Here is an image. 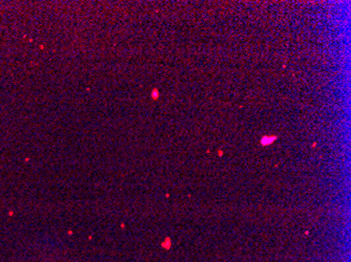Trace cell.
<instances>
[{"instance_id":"1","label":"cell","mask_w":351,"mask_h":262,"mask_svg":"<svg viewBox=\"0 0 351 262\" xmlns=\"http://www.w3.org/2000/svg\"><path fill=\"white\" fill-rule=\"evenodd\" d=\"M276 137L278 136H264L261 140V144L263 146H267L268 144H271L272 142H274L276 140Z\"/></svg>"},{"instance_id":"2","label":"cell","mask_w":351,"mask_h":262,"mask_svg":"<svg viewBox=\"0 0 351 262\" xmlns=\"http://www.w3.org/2000/svg\"><path fill=\"white\" fill-rule=\"evenodd\" d=\"M158 95L159 93H158V91H157V89L153 90V99H157V97H158Z\"/></svg>"}]
</instances>
